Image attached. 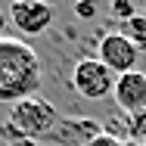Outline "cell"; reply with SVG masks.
Wrapping results in <instances>:
<instances>
[{
    "instance_id": "6da1fadb",
    "label": "cell",
    "mask_w": 146,
    "mask_h": 146,
    "mask_svg": "<svg viewBox=\"0 0 146 146\" xmlns=\"http://www.w3.org/2000/svg\"><path fill=\"white\" fill-rule=\"evenodd\" d=\"M44 84V65L37 50L22 37H0V106H16L37 96Z\"/></svg>"
},
{
    "instance_id": "7a4b0ae2",
    "label": "cell",
    "mask_w": 146,
    "mask_h": 146,
    "mask_svg": "<svg viewBox=\"0 0 146 146\" xmlns=\"http://www.w3.org/2000/svg\"><path fill=\"white\" fill-rule=\"evenodd\" d=\"M59 124V112L50 100H40V96H28L16 106H9V118L3 124V137L13 143V140H37L40 137H50Z\"/></svg>"
},
{
    "instance_id": "3957f363",
    "label": "cell",
    "mask_w": 146,
    "mask_h": 146,
    "mask_svg": "<svg viewBox=\"0 0 146 146\" xmlns=\"http://www.w3.org/2000/svg\"><path fill=\"white\" fill-rule=\"evenodd\" d=\"M115 81H118V75L106 62H100L96 56L78 59L75 68H72V75H68V87L75 90L81 100H87V103H100V100L112 96L115 93Z\"/></svg>"
},
{
    "instance_id": "277c9868",
    "label": "cell",
    "mask_w": 146,
    "mask_h": 146,
    "mask_svg": "<svg viewBox=\"0 0 146 146\" xmlns=\"http://www.w3.org/2000/svg\"><path fill=\"white\" fill-rule=\"evenodd\" d=\"M6 13H9L13 28L22 31V37L44 34V31L53 25V16H56V9H53L50 0H13Z\"/></svg>"
},
{
    "instance_id": "5b68a950",
    "label": "cell",
    "mask_w": 146,
    "mask_h": 146,
    "mask_svg": "<svg viewBox=\"0 0 146 146\" xmlns=\"http://www.w3.org/2000/svg\"><path fill=\"white\" fill-rule=\"evenodd\" d=\"M100 62H106L115 75H127L137 68V59H140V47L124 34V31H109L100 37Z\"/></svg>"
},
{
    "instance_id": "8992f818",
    "label": "cell",
    "mask_w": 146,
    "mask_h": 146,
    "mask_svg": "<svg viewBox=\"0 0 146 146\" xmlns=\"http://www.w3.org/2000/svg\"><path fill=\"white\" fill-rule=\"evenodd\" d=\"M112 96H115V106L127 118L137 115V112H143L146 109V72L134 68V72H127V75H118Z\"/></svg>"
},
{
    "instance_id": "52a82bcc",
    "label": "cell",
    "mask_w": 146,
    "mask_h": 146,
    "mask_svg": "<svg viewBox=\"0 0 146 146\" xmlns=\"http://www.w3.org/2000/svg\"><path fill=\"white\" fill-rule=\"evenodd\" d=\"M137 47H146V16H134V19H127V31H124Z\"/></svg>"
},
{
    "instance_id": "ba28073f",
    "label": "cell",
    "mask_w": 146,
    "mask_h": 146,
    "mask_svg": "<svg viewBox=\"0 0 146 146\" xmlns=\"http://www.w3.org/2000/svg\"><path fill=\"white\" fill-rule=\"evenodd\" d=\"M127 137L146 146V109H143V112H137V115H131V118H127Z\"/></svg>"
},
{
    "instance_id": "9c48e42d",
    "label": "cell",
    "mask_w": 146,
    "mask_h": 146,
    "mask_svg": "<svg viewBox=\"0 0 146 146\" xmlns=\"http://www.w3.org/2000/svg\"><path fill=\"white\" fill-rule=\"evenodd\" d=\"M72 9H75V16H78V19L90 22V19H96V9H100V6H96V0H75V6H72Z\"/></svg>"
},
{
    "instance_id": "30bf717a",
    "label": "cell",
    "mask_w": 146,
    "mask_h": 146,
    "mask_svg": "<svg viewBox=\"0 0 146 146\" xmlns=\"http://www.w3.org/2000/svg\"><path fill=\"white\" fill-rule=\"evenodd\" d=\"M109 6H112V13H115L118 19H124V22L137 16V9H134V0H112Z\"/></svg>"
},
{
    "instance_id": "8fae6325",
    "label": "cell",
    "mask_w": 146,
    "mask_h": 146,
    "mask_svg": "<svg viewBox=\"0 0 146 146\" xmlns=\"http://www.w3.org/2000/svg\"><path fill=\"white\" fill-rule=\"evenodd\" d=\"M87 146H124V140H118L115 134H109V131H103V134H96Z\"/></svg>"
},
{
    "instance_id": "7c38bea8",
    "label": "cell",
    "mask_w": 146,
    "mask_h": 146,
    "mask_svg": "<svg viewBox=\"0 0 146 146\" xmlns=\"http://www.w3.org/2000/svg\"><path fill=\"white\" fill-rule=\"evenodd\" d=\"M6 25H9V13H6V9H0V37H3Z\"/></svg>"
},
{
    "instance_id": "4fadbf2b",
    "label": "cell",
    "mask_w": 146,
    "mask_h": 146,
    "mask_svg": "<svg viewBox=\"0 0 146 146\" xmlns=\"http://www.w3.org/2000/svg\"><path fill=\"white\" fill-rule=\"evenodd\" d=\"M9 146H40V143H37V140H13Z\"/></svg>"
},
{
    "instance_id": "5bb4252c",
    "label": "cell",
    "mask_w": 146,
    "mask_h": 146,
    "mask_svg": "<svg viewBox=\"0 0 146 146\" xmlns=\"http://www.w3.org/2000/svg\"><path fill=\"white\" fill-rule=\"evenodd\" d=\"M124 146H143V143H137V140H124Z\"/></svg>"
},
{
    "instance_id": "9a60e30c",
    "label": "cell",
    "mask_w": 146,
    "mask_h": 146,
    "mask_svg": "<svg viewBox=\"0 0 146 146\" xmlns=\"http://www.w3.org/2000/svg\"><path fill=\"white\" fill-rule=\"evenodd\" d=\"M50 3H53V0H50Z\"/></svg>"
}]
</instances>
